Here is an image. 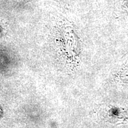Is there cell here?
<instances>
[{
	"label": "cell",
	"mask_w": 128,
	"mask_h": 128,
	"mask_svg": "<svg viewBox=\"0 0 128 128\" xmlns=\"http://www.w3.org/2000/svg\"><path fill=\"white\" fill-rule=\"evenodd\" d=\"M114 11L121 15L128 16V0H114Z\"/></svg>",
	"instance_id": "6da1fadb"
},
{
	"label": "cell",
	"mask_w": 128,
	"mask_h": 128,
	"mask_svg": "<svg viewBox=\"0 0 128 128\" xmlns=\"http://www.w3.org/2000/svg\"><path fill=\"white\" fill-rule=\"evenodd\" d=\"M26 2H28V1H33V0H25ZM54 1H57V2H60V1H61V0H54Z\"/></svg>",
	"instance_id": "7a4b0ae2"
}]
</instances>
